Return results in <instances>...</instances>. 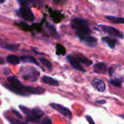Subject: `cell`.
Wrapping results in <instances>:
<instances>
[{"label":"cell","mask_w":124,"mask_h":124,"mask_svg":"<svg viewBox=\"0 0 124 124\" xmlns=\"http://www.w3.org/2000/svg\"><path fill=\"white\" fill-rule=\"evenodd\" d=\"M7 84H4V86L13 93L20 95V96H29L31 94H41L45 92V89L40 86H25L20 83V81L13 76H8Z\"/></svg>","instance_id":"6da1fadb"},{"label":"cell","mask_w":124,"mask_h":124,"mask_svg":"<svg viewBox=\"0 0 124 124\" xmlns=\"http://www.w3.org/2000/svg\"><path fill=\"white\" fill-rule=\"evenodd\" d=\"M70 24L72 28L75 30L77 37L81 41L86 43L87 45L92 44L94 41V37L91 36L92 31L87 20L82 18H73Z\"/></svg>","instance_id":"7a4b0ae2"},{"label":"cell","mask_w":124,"mask_h":124,"mask_svg":"<svg viewBox=\"0 0 124 124\" xmlns=\"http://www.w3.org/2000/svg\"><path fill=\"white\" fill-rule=\"evenodd\" d=\"M19 108L26 116V122L39 123V120L44 115V111L41 110L39 108H34L31 109L23 105H19Z\"/></svg>","instance_id":"3957f363"},{"label":"cell","mask_w":124,"mask_h":124,"mask_svg":"<svg viewBox=\"0 0 124 124\" xmlns=\"http://www.w3.org/2000/svg\"><path fill=\"white\" fill-rule=\"evenodd\" d=\"M20 76L26 81L35 82L38 80L40 73L37 69L32 66H23L20 69L19 72Z\"/></svg>","instance_id":"277c9868"},{"label":"cell","mask_w":124,"mask_h":124,"mask_svg":"<svg viewBox=\"0 0 124 124\" xmlns=\"http://www.w3.org/2000/svg\"><path fill=\"white\" fill-rule=\"evenodd\" d=\"M98 28L100 31H103L105 33H107L111 37L124 39V33H123V32H121L120 30L116 28L115 27L110 26V25H99Z\"/></svg>","instance_id":"5b68a950"},{"label":"cell","mask_w":124,"mask_h":124,"mask_svg":"<svg viewBox=\"0 0 124 124\" xmlns=\"http://www.w3.org/2000/svg\"><path fill=\"white\" fill-rule=\"evenodd\" d=\"M17 15L22 17L23 20H25L29 22H32L34 20V15L31 9V8L28 7V5H21L20 8L16 12Z\"/></svg>","instance_id":"8992f818"},{"label":"cell","mask_w":124,"mask_h":124,"mask_svg":"<svg viewBox=\"0 0 124 124\" xmlns=\"http://www.w3.org/2000/svg\"><path fill=\"white\" fill-rule=\"evenodd\" d=\"M49 106L52 109H54L55 110L58 111L60 113H61L65 117H67L69 119H71V118H72V113H71L70 110L68 108H65V107L60 105V104H57V103H50L49 104Z\"/></svg>","instance_id":"52a82bcc"},{"label":"cell","mask_w":124,"mask_h":124,"mask_svg":"<svg viewBox=\"0 0 124 124\" xmlns=\"http://www.w3.org/2000/svg\"><path fill=\"white\" fill-rule=\"evenodd\" d=\"M67 60L69 62V63L71 65V66L76 70H79L81 72H86V70L81 66V63L73 57V55H68Z\"/></svg>","instance_id":"ba28073f"},{"label":"cell","mask_w":124,"mask_h":124,"mask_svg":"<svg viewBox=\"0 0 124 124\" xmlns=\"http://www.w3.org/2000/svg\"><path fill=\"white\" fill-rule=\"evenodd\" d=\"M92 86L96 89L98 92H104L106 90V84L105 81L100 78H94L92 81Z\"/></svg>","instance_id":"9c48e42d"},{"label":"cell","mask_w":124,"mask_h":124,"mask_svg":"<svg viewBox=\"0 0 124 124\" xmlns=\"http://www.w3.org/2000/svg\"><path fill=\"white\" fill-rule=\"evenodd\" d=\"M0 46L4 49H7V50H11V51H17L19 47H20V44H10V43H7L6 41H4V40L0 39Z\"/></svg>","instance_id":"30bf717a"},{"label":"cell","mask_w":124,"mask_h":124,"mask_svg":"<svg viewBox=\"0 0 124 124\" xmlns=\"http://www.w3.org/2000/svg\"><path fill=\"white\" fill-rule=\"evenodd\" d=\"M73 57L81 64H84L87 66H89L91 65L93 62L91 60H89L88 58H86V57H84L82 54L81 53H75V54L73 55Z\"/></svg>","instance_id":"8fae6325"},{"label":"cell","mask_w":124,"mask_h":124,"mask_svg":"<svg viewBox=\"0 0 124 124\" xmlns=\"http://www.w3.org/2000/svg\"><path fill=\"white\" fill-rule=\"evenodd\" d=\"M48 10L49 12L50 16L52 17L53 21H54L55 23H59L62 20L63 15L60 12H58L57 10H52L50 7H49Z\"/></svg>","instance_id":"7c38bea8"},{"label":"cell","mask_w":124,"mask_h":124,"mask_svg":"<svg viewBox=\"0 0 124 124\" xmlns=\"http://www.w3.org/2000/svg\"><path fill=\"white\" fill-rule=\"evenodd\" d=\"M41 81L44 84H48L50 86H59V82L57 80H55L53 78L48 76H44L41 78Z\"/></svg>","instance_id":"4fadbf2b"},{"label":"cell","mask_w":124,"mask_h":124,"mask_svg":"<svg viewBox=\"0 0 124 124\" xmlns=\"http://www.w3.org/2000/svg\"><path fill=\"white\" fill-rule=\"evenodd\" d=\"M94 72L97 73L105 74L107 73V66L103 62H98L94 65Z\"/></svg>","instance_id":"5bb4252c"},{"label":"cell","mask_w":124,"mask_h":124,"mask_svg":"<svg viewBox=\"0 0 124 124\" xmlns=\"http://www.w3.org/2000/svg\"><path fill=\"white\" fill-rule=\"evenodd\" d=\"M102 41L105 42L109 46V47L111 48V49H114L116 47V46L117 45V44H118V41L116 39L110 37V36L102 37Z\"/></svg>","instance_id":"9a60e30c"},{"label":"cell","mask_w":124,"mask_h":124,"mask_svg":"<svg viewBox=\"0 0 124 124\" xmlns=\"http://www.w3.org/2000/svg\"><path fill=\"white\" fill-rule=\"evenodd\" d=\"M20 60L23 62H29V63H32V64H34L39 67H40V65L39 63L38 62L36 58H34L33 57H31V56H27V55H23L20 57Z\"/></svg>","instance_id":"2e32d148"},{"label":"cell","mask_w":124,"mask_h":124,"mask_svg":"<svg viewBox=\"0 0 124 124\" xmlns=\"http://www.w3.org/2000/svg\"><path fill=\"white\" fill-rule=\"evenodd\" d=\"M46 28L49 33V34L52 37V38H54L56 39H58L60 38V35L59 33H57L56 28H54V25H46Z\"/></svg>","instance_id":"e0dca14e"},{"label":"cell","mask_w":124,"mask_h":124,"mask_svg":"<svg viewBox=\"0 0 124 124\" xmlns=\"http://www.w3.org/2000/svg\"><path fill=\"white\" fill-rule=\"evenodd\" d=\"M123 81H124V78L122 76H117V77H115V78H113L110 80V84L116 86V87H121V85H122V83H123Z\"/></svg>","instance_id":"ac0fdd59"},{"label":"cell","mask_w":124,"mask_h":124,"mask_svg":"<svg viewBox=\"0 0 124 124\" xmlns=\"http://www.w3.org/2000/svg\"><path fill=\"white\" fill-rule=\"evenodd\" d=\"M20 57H18L16 55L14 54H10L7 57V62L9 64L12 65H18L20 64Z\"/></svg>","instance_id":"d6986e66"},{"label":"cell","mask_w":124,"mask_h":124,"mask_svg":"<svg viewBox=\"0 0 124 124\" xmlns=\"http://www.w3.org/2000/svg\"><path fill=\"white\" fill-rule=\"evenodd\" d=\"M105 17L109 21H110L113 23H121V24H123L124 23V17H118L110 16V15H105Z\"/></svg>","instance_id":"ffe728a7"},{"label":"cell","mask_w":124,"mask_h":124,"mask_svg":"<svg viewBox=\"0 0 124 124\" xmlns=\"http://www.w3.org/2000/svg\"><path fill=\"white\" fill-rule=\"evenodd\" d=\"M56 47V54L57 55H65L66 54V49L64 46L60 44H57L55 45Z\"/></svg>","instance_id":"44dd1931"},{"label":"cell","mask_w":124,"mask_h":124,"mask_svg":"<svg viewBox=\"0 0 124 124\" xmlns=\"http://www.w3.org/2000/svg\"><path fill=\"white\" fill-rule=\"evenodd\" d=\"M39 61H40L46 68H47L49 70H52V62H51L49 60H48L47 59H46V58H44V57H41V58L39 59Z\"/></svg>","instance_id":"7402d4cb"},{"label":"cell","mask_w":124,"mask_h":124,"mask_svg":"<svg viewBox=\"0 0 124 124\" xmlns=\"http://www.w3.org/2000/svg\"><path fill=\"white\" fill-rule=\"evenodd\" d=\"M39 123H41V124H52V121L50 120V118H43V120L42 121H39Z\"/></svg>","instance_id":"603a6c76"},{"label":"cell","mask_w":124,"mask_h":124,"mask_svg":"<svg viewBox=\"0 0 124 124\" xmlns=\"http://www.w3.org/2000/svg\"><path fill=\"white\" fill-rule=\"evenodd\" d=\"M17 1H18L19 4H20V6L21 5H25V4L28 5L29 1H30V0H17Z\"/></svg>","instance_id":"cb8c5ba5"},{"label":"cell","mask_w":124,"mask_h":124,"mask_svg":"<svg viewBox=\"0 0 124 124\" xmlns=\"http://www.w3.org/2000/svg\"><path fill=\"white\" fill-rule=\"evenodd\" d=\"M114 71H115V67H110V68H109V70H108V72H109V74H110V76H113V73H114Z\"/></svg>","instance_id":"d4e9b609"},{"label":"cell","mask_w":124,"mask_h":124,"mask_svg":"<svg viewBox=\"0 0 124 124\" xmlns=\"http://www.w3.org/2000/svg\"><path fill=\"white\" fill-rule=\"evenodd\" d=\"M86 118L87 121H88L89 124H94V121H93V119L92 118V117H91V116H86Z\"/></svg>","instance_id":"484cf974"},{"label":"cell","mask_w":124,"mask_h":124,"mask_svg":"<svg viewBox=\"0 0 124 124\" xmlns=\"http://www.w3.org/2000/svg\"><path fill=\"white\" fill-rule=\"evenodd\" d=\"M96 102L99 103V104H105V103H106V101L104 100H97Z\"/></svg>","instance_id":"4316f807"},{"label":"cell","mask_w":124,"mask_h":124,"mask_svg":"<svg viewBox=\"0 0 124 124\" xmlns=\"http://www.w3.org/2000/svg\"><path fill=\"white\" fill-rule=\"evenodd\" d=\"M2 64H4V60L3 58L0 57V65H2Z\"/></svg>","instance_id":"83f0119b"},{"label":"cell","mask_w":124,"mask_h":124,"mask_svg":"<svg viewBox=\"0 0 124 124\" xmlns=\"http://www.w3.org/2000/svg\"><path fill=\"white\" fill-rule=\"evenodd\" d=\"M53 1H54V3L57 4V3H59V2L60 1V0H53Z\"/></svg>","instance_id":"f1b7e54d"},{"label":"cell","mask_w":124,"mask_h":124,"mask_svg":"<svg viewBox=\"0 0 124 124\" xmlns=\"http://www.w3.org/2000/svg\"><path fill=\"white\" fill-rule=\"evenodd\" d=\"M5 1V0H0V4H3Z\"/></svg>","instance_id":"f546056e"}]
</instances>
